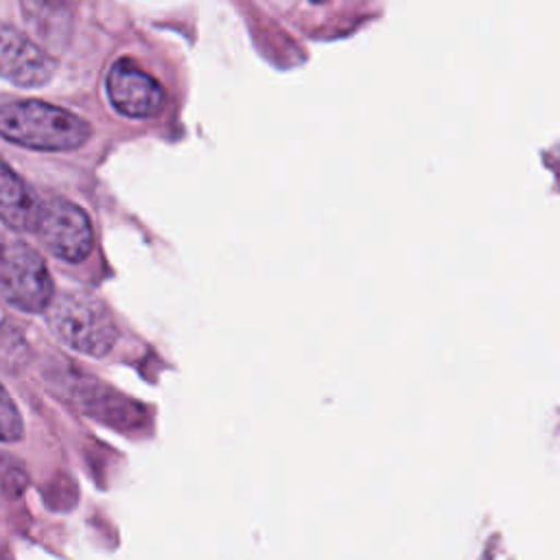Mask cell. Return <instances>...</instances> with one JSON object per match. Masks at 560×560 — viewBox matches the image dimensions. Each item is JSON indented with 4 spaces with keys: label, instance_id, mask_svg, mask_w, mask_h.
<instances>
[{
    "label": "cell",
    "instance_id": "obj_7",
    "mask_svg": "<svg viewBox=\"0 0 560 560\" xmlns=\"http://www.w3.org/2000/svg\"><path fill=\"white\" fill-rule=\"evenodd\" d=\"M37 206L28 186L0 158V221L13 230H31Z\"/></svg>",
    "mask_w": 560,
    "mask_h": 560
},
{
    "label": "cell",
    "instance_id": "obj_11",
    "mask_svg": "<svg viewBox=\"0 0 560 560\" xmlns=\"http://www.w3.org/2000/svg\"><path fill=\"white\" fill-rule=\"evenodd\" d=\"M20 438H22L20 411H18L13 398L0 385V440L2 442H15Z\"/></svg>",
    "mask_w": 560,
    "mask_h": 560
},
{
    "label": "cell",
    "instance_id": "obj_1",
    "mask_svg": "<svg viewBox=\"0 0 560 560\" xmlns=\"http://www.w3.org/2000/svg\"><path fill=\"white\" fill-rule=\"evenodd\" d=\"M77 114L33 98H0V136L37 151H70L90 138Z\"/></svg>",
    "mask_w": 560,
    "mask_h": 560
},
{
    "label": "cell",
    "instance_id": "obj_12",
    "mask_svg": "<svg viewBox=\"0 0 560 560\" xmlns=\"http://www.w3.org/2000/svg\"><path fill=\"white\" fill-rule=\"evenodd\" d=\"M26 486V475L13 462H0V488L9 497H18Z\"/></svg>",
    "mask_w": 560,
    "mask_h": 560
},
{
    "label": "cell",
    "instance_id": "obj_3",
    "mask_svg": "<svg viewBox=\"0 0 560 560\" xmlns=\"http://www.w3.org/2000/svg\"><path fill=\"white\" fill-rule=\"evenodd\" d=\"M0 295L20 311L39 313L52 298L42 256L26 243L0 234Z\"/></svg>",
    "mask_w": 560,
    "mask_h": 560
},
{
    "label": "cell",
    "instance_id": "obj_13",
    "mask_svg": "<svg viewBox=\"0 0 560 560\" xmlns=\"http://www.w3.org/2000/svg\"><path fill=\"white\" fill-rule=\"evenodd\" d=\"M311 2H317V4H322V2H326V0H311Z\"/></svg>",
    "mask_w": 560,
    "mask_h": 560
},
{
    "label": "cell",
    "instance_id": "obj_9",
    "mask_svg": "<svg viewBox=\"0 0 560 560\" xmlns=\"http://www.w3.org/2000/svg\"><path fill=\"white\" fill-rule=\"evenodd\" d=\"M68 385V396L90 416L101 418L103 422H112L122 418V400H118L116 394L105 389L101 383L92 378L79 376V381H70Z\"/></svg>",
    "mask_w": 560,
    "mask_h": 560
},
{
    "label": "cell",
    "instance_id": "obj_8",
    "mask_svg": "<svg viewBox=\"0 0 560 560\" xmlns=\"http://www.w3.org/2000/svg\"><path fill=\"white\" fill-rule=\"evenodd\" d=\"M28 26L46 42H59L70 28L68 0H20Z\"/></svg>",
    "mask_w": 560,
    "mask_h": 560
},
{
    "label": "cell",
    "instance_id": "obj_5",
    "mask_svg": "<svg viewBox=\"0 0 560 560\" xmlns=\"http://www.w3.org/2000/svg\"><path fill=\"white\" fill-rule=\"evenodd\" d=\"M55 59L15 26L0 22V77L20 88H39L52 79Z\"/></svg>",
    "mask_w": 560,
    "mask_h": 560
},
{
    "label": "cell",
    "instance_id": "obj_6",
    "mask_svg": "<svg viewBox=\"0 0 560 560\" xmlns=\"http://www.w3.org/2000/svg\"><path fill=\"white\" fill-rule=\"evenodd\" d=\"M112 105L131 118L155 116L164 105L162 85L129 59H118L105 79Z\"/></svg>",
    "mask_w": 560,
    "mask_h": 560
},
{
    "label": "cell",
    "instance_id": "obj_4",
    "mask_svg": "<svg viewBox=\"0 0 560 560\" xmlns=\"http://www.w3.org/2000/svg\"><path fill=\"white\" fill-rule=\"evenodd\" d=\"M31 232L57 258L81 262L94 243V232L88 214L68 199H48L37 206Z\"/></svg>",
    "mask_w": 560,
    "mask_h": 560
},
{
    "label": "cell",
    "instance_id": "obj_10",
    "mask_svg": "<svg viewBox=\"0 0 560 560\" xmlns=\"http://www.w3.org/2000/svg\"><path fill=\"white\" fill-rule=\"evenodd\" d=\"M28 343L18 328L0 324V372H18L28 361Z\"/></svg>",
    "mask_w": 560,
    "mask_h": 560
},
{
    "label": "cell",
    "instance_id": "obj_2",
    "mask_svg": "<svg viewBox=\"0 0 560 560\" xmlns=\"http://www.w3.org/2000/svg\"><path fill=\"white\" fill-rule=\"evenodd\" d=\"M44 311L55 337L77 352L103 357L114 348L118 339L112 315L96 298L88 293L66 291L57 298H50Z\"/></svg>",
    "mask_w": 560,
    "mask_h": 560
}]
</instances>
